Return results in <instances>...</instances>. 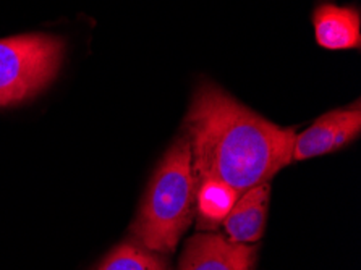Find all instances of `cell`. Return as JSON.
I'll return each mask as SVG.
<instances>
[{
    "label": "cell",
    "instance_id": "7",
    "mask_svg": "<svg viewBox=\"0 0 361 270\" xmlns=\"http://www.w3.org/2000/svg\"><path fill=\"white\" fill-rule=\"evenodd\" d=\"M267 204H269V183L256 185L242 192L231 212L224 219L228 238L237 243H255L264 233Z\"/></svg>",
    "mask_w": 361,
    "mask_h": 270
},
{
    "label": "cell",
    "instance_id": "4",
    "mask_svg": "<svg viewBox=\"0 0 361 270\" xmlns=\"http://www.w3.org/2000/svg\"><path fill=\"white\" fill-rule=\"evenodd\" d=\"M361 131V109L360 102L348 109H337L324 113L303 133L295 135L292 161H306L322 154L337 151Z\"/></svg>",
    "mask_w": 361,
    "mask_h": 270
},
{
    "label": "cell",
    "instance_id": "9",
    "mask_svg": "<svg viewBox=\"0 0 361 270\" xmlns=\"http://www.w3.org/2000/svg\"><path fill=\"white\" fill-rule=\"evenodd\" d=\"M96 270H169L156 252L136 243H122L114 247Z\"/></svg>",
    "mask_w": 361,
    "mask_h": 270
},
{
    "label": "cell",
    "instance_id": "1",
    "mask_svg": "<svg viewBox=\"0 0 361 270\" xmlns=\"http://www.w3.org/2000/svg\"><path fill=\"white\" fill-rule=\"evenodd\" d=\"M196 183L219 180L240 195L292 162L295 131L281 128L206 81L185 117Z\"/></svg>",
    "mask_w": 361,
    "mask_h": 270
},
{
    "label": "cell",
    "instance_id": "6",
    "mask_svg": "<svg viewBox=\"0 0 361 270\" xmlns=\"http://www.w3.org/2000/svg\"><path fill=\"white\" fill-rule=\"evenodd\" d=\"M316 41L329 51L360 49V10L355 7H337L321 4L313 13Z\"/></svg>",
    "mask_w": 361,
    "mask_h": 270
},
{
    "label": "cell",
    "instance_id": "5",
    "mask_svg": "<svg viewBox=\"0 0 361 270\" xmlns=\"http://www.w3.org/2000/svg\"><path fill=\"white\" fill-rule=\"evenodd\" d=\"M255 261V246L204 233L188 241L178 270H253Z\"/></svg>",
    "mask_w": 361,
    "mask_h": 270
},
{
    "label": "cell",
    "instance_id": "8",
    "mask_svg": "<svg viewBox=\"0 0 361 270\" xmlns=\"http://www.w3.org/2000/svg\"><path fill=\"white\" fill-rule=\"evenodd\" d=\"M240 192L219 180H202L196 183V211L201 228H214L231 212Z\"/></svg>",
    "mask_w": 361,
    "mask_h": 270
},
{
    "label": "cell",
    "instance_id": "2",
    "mask_svg": "<svg viewBox=\"0 0 361 270\" xmlns=\"http://www.w3.org/2000/svg\"><path fill=\"white\" fill-rule=\"evenodd\" d=\"M196 180L187 136L169 149L152 176L131 233L152 252L171 254L193 219Z\"/></svg>",
    "mask_w": 361,
    "mask_h": 270
},
{
    "label": "cell",
    "instance_id": "3",
    "mask_svg": "<svg viewBox=\"0 0 361 270\" xmlns=\"http://www.w3.org/2000/svg\"><path fill=\"white\" fill-rule=\"evenodd\" d=\"M63 41L51 35H23L0 41V106L26 101L56 78Z\"/></svg>",
    "mask_w": 361,
    "mask_h": 270
}]
</instances>
